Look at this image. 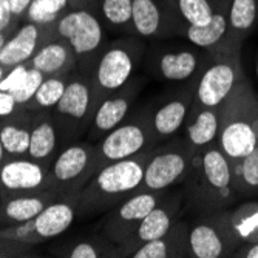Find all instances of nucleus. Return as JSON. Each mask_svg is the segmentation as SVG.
Segmentation results:
<instances>
[{
    "instance_id": "nucleus-11",
    "label": "nucleus",
    "mask_w": 258,
    "mask_h": 258,
    "mask_svg": "<svg viewBox=\"0 0 258 258\" xmlns=\"http://www.w3.org/2000/svg\"><path fill=\"white\" fill-rule=\"evenodd\" d=\"M96 107L91 78L84 73H76L70 76L63 95L54 107L57 118L54 124L68 136L78 135L79 130L90 127Z\"/></svg>"
},
{
    "instance_id": "nucleus-23",
    "label": "nucleus",
    "mask_w": 258,
    "mask_h": 258,
    "mask_svg": "<svg viewBox=\"0 0 258 258\" xmlns=\"http://www.w3.org/2000/svg\"><path fill=\"white\" fill-rule=\"evenodd\" d=\"M184 128L185 141L195 153L217 143L220 132V108L192 105Z\"/></svg>"
},
{
    "instance_id": "nucleus-5",
    "label": "nucleus",
    "mask_w": 258,
    "mask_h": 258,
    "mask_svg": "<svg viewBox=\"0 0 258 258\" xmlns=\"http://www.w3.org/2000/svg\"><path fill=\"white\" fill-rule=\"evenodd\" d=\"M139 39L135 34H127L104 46L90 75L96 105L132 81L144 56V45Z\"/></svg>"
},
{
    "instance_id": "nucleus-7",
    "label": "nucleus",
    "mask_w": 258,
    "mask_h": 258,
    "mask_svg": "<svg viewBox=\"0 0 258 258\" xmlns=\"http://www.w3.org/2000/svg\"><path fill=\"white\" fill-rule=\"evenodd\" d=\"M195 152L184 139H173L169 144L155 146L147 158L141 190L169 192L170 187L184 184L192 167Z\"/></svg>"
},
{
    "instance_id": "nucleus-37",
    "label": "nucleus",
    "mask_w": 258,
    "mask_h": 258,
    "mask_svg": "<svg viewBox=\"0 0 258 258\" xmlns=\"http://www.w3.org/2000/svg\"><path fill=\"white\" fill-rule=\"evenodd\" d=\"M104 253H110V252L102 250L98 244L91 243V241H81L75 247H72V250L67 253V256H70V258H99V256H104Z\"/></svg>"
},
{
    "instance_id": "nucleus-24",
    "label": "nucleus",
    "mask_w": 258,
    "mask_h": 258,
    "mask_svg": "<svg viewBox=\"0 0 258 258\" xmlns=\"http://www.w3.org/2000/svg\"><path fill=\"white\" fill-rule=\"evenodd\" d=\"M214 16L206 27L185 25L184 37L201 50H212L221 45L227 36V14L230 0H214Z\"/></svg>"
},
{
    "instance_id": "nucleus-18",
    "label": "nucleus",
    "mask_w": 258,
    "mask_h": 258,
    "mask_svg": "<svg viewBox=\"0 0 258 258\" xmlns=\"http://www.w3.org/2000/svg\"><path fill=\"white\" fill-rule=\"evenodd\" d=\"M194 95H195V87L192 84L184 91H181L179 95L162 102L153 111H149L150 128L156 144L176 135L185 125L194 104Z\"/></svg>"
},
{
    "instance_id": "nucleus-10",
    "label": "nucleus",
    "mask_w": 258,
    "mask_h": 258,
    "mask_svg": "<svg viewBox=\"0 0 258 258\" xmlns=\"http://www.w3.org/2000/svg\"><path fill=\"white\" fill-rule=\"evenodd\" d=\"M155 146L150 114L136 113L99 139L96 146V172L110 162L133 158L149 152Z\"/></svg>"
},
{
    "instance_id": "nucleus-43",
    "label": "nucleus",
    "mask_w": 258,
    "mask_h": 258,
    "mask_svg": "<svg viewBox=\"0 0 258 258\" xmlns=\"http://www.w3.org/2000/svg\"><path fill=\"white\" fill-rule=\"evenodd\" d=\"M7 159V153H5V149H4V144H2V139H0V166L5 162Z\"/></svg>"
},
{
    "instance_id": "nucleus-2",
    "label": "nucleus",
    "mask_w": 258,
    "mask_h": 258,
    "mask_svg": "<svg viewBox=\"0 0 258 258\" xmlns=\"http://www.w3.org/2000/svg\"><path fill=\"white\" fill-rule=\"evenodd\" d=\"M150 150L101 167L78 195V217L85 218L108 212L114 206L138 194Z\"/></svg>"
},
{
    "instance_id": "nucleus-15",
    "label": "nucleus",
    "mask_w": 258,
    "mask_h": 258,
    "mask_svg": "<svg viewBox=\"0 0 258 258\" xmlns=\"http://www.w3.org/2000/svg\"><path fill=\"white\" fill-rule=\"evenodd\" d=\"M184 203L182 194H169L164 197L152 210L149 215L141 221L136 232L125 240L122 244L116 246V256H132V253L143 244L164 237L178 221L181 206Z\"/></svg>"
},
{
    "instance_id": "nucleus-25",
    "label": "nucleus",
    "mask_w": 258,
    "mask_h": 258,
    "mask_svg": "<svg viewBox=\"0 0 258 258\" xmlns=\"http://www.w3.org/2000/svg\"><path fill=\"white\" fill-rule=\"evenodd\" d=\"M60 198L53 189L42 190L36 194L14 195L4 198L2 204V217L10 224H19L34 220L42 210L51 201Z\"/></svg>"
},
{
    "instance_id": "nucleus-31",
    "label": "nucleus",
    "mask_w": 258,
    "mask_h": 258,
    "mask_svg": "<svg viewBox=\"0 0 258 258\" xmlns=\"http://www.w3.org/2000/svg\"><path fill=\"white\" fill-rule=\"evenodd\" d=\"M68 79H70V73L46 76L43 79V82L40 84L36 96L31 99V102L28 105H25V108L36 110V111L54 108L63 95L67 84H68Z\"/></svg>"
},
{
    "instance_id": "nucleus-44",
    "label": "nucleus",
    "mask_w": 258,
    "mask_h": 258,
    "mask_svg": "<svg viewBox=\"0 0 258 258\" xmlns=\"http://www.w3.org/2000/svg\"><path fill=\"white\" fill-rule=\"evenodd\" d=\"M8 72V70L4 67V65H0V81H2L4 79V76H5V73Z\"/></svg>"
},
{
    "instance_id": "nucleus-41",
    "label": "nucleus",
    "mask_w": 258,
    "mask_h": 258,
    "mask_svg": "<svg viewBox=\"0 0 258 258\" xmlns=\"http://www.w3.org/2000/svg\"><path fill=\"white\" fill-rule=\"evenodd\" d=\"M233 256H235V258H258V241L241 244L235 250Z\"/></svg>"
},
{
    "instance_id": "nucleus-20",
    "label": "nucleus",
    "mask_w": 258,
    "mask_h": 258,
    "mask_svg": "<svg viewBox=\"0 0 258 258\" xmlns=\"http://www.w3.org/2000/svg\"><path fill=\"white\" fill-rule=\"evenodd\" d=\"M78 218V195L62 197L51 201L31 220L36 243L62 235Z\"/></svg>"
},
{
    "instance_id": "nucleus-33",
    "label": "nucleus",
    "mask_w": 258,
    "mask_h": 258,
    "mask_svg": "<svg viewBox=\"0 0 258 258\" xmlns=\"http://www.w3.org/2000/svg\"><path fill=\"white\" fill-rule=\"evenodd\" d=\"M173 5L185 25L206 27L214 16V0H173Z\"/></svg>"
},
{
    "instance_id": "nucleus-26",
    "label": "nucleus",
    "mask_w": 258,
    "mask_h": 258,
    "mask_svg": "<svg viewBox=\"0 0 258 258\" xmlns=\"http://www.w3.org/2000/svg\"><path fill=\"white\" fill-rule=\"evenodd\" d=\"M258 28V0H230L227 36L223 43L241 46Z\"/></svg>"
},
{
    "instance_id": "nucleus-32",
    "label": "nucleus",
    "mask_w": 258,
    "mask_h": 258,
    "mask_svg": "<svg viewBox=\"0 0 258 258\" xmlns=\"http://www.w3.org/2000/svg\"><path fill=\"white\" fill-rule=\"evenodd\" d=\"M233 169H235V190L238 197L258 195V144L247 156L240 159Z\"/></svg>"
},
{
    "instance_id": "nucleus-42",
    "label": "nucleus",
    "mask_w": 258,
    "mask_h": 258,
    "mask_svg": "<svg viewBox=\"0 0 258 258\" xmlns=\"http://www.w3.org/2000/svg\"><path fill=\"white\" fill-rule=\"evenodd\" d=\"M16 30V28H14ZM13 30V31H14ZM13 31H0V51H2V48H4V45L7 43V40H8V37L13 34Z\"/></svg>"
},
{
    "instance_id": "nucleus-30",
    "label": "nucleus",
    "mask_w": 258,
    "mask_h": 258,
    "mask_svg": "<svg viewBox=\"0 0 258 258\" xmlns=\"http://www.w3.org/2000/svg\"><path fill=\"white\" fill-rule=\"evenodd\" d=\"M230 218L241 244L258 241V201H247L230 209Z\"/></svg>"
},
{
    "instance_id": "nucleus-45",
    "label": "nucleus",
    "mask_w": 258,
    "mask_h": 258,
    "mask_svg": "<svg viewBox=\"0 0 258 258\" xmlns=\"http://www.w3.org/2000/svg\"><path fill=\"white\" fill-rule=\"evenodd\" d=\"M255 76H256V81H258V56H256V62H255Z\"/></svg>"
},
{
    "instance_id": "nucleus-28",
    "label": "nucleus",
    "mask_w": 258,
    "mask_h": 258,
    "mask_svg": "<svg viewBox=\"0 0 258 258\" xmlns=\"http://www.w3.org/2000/svg\"><path fill=\"white\" fill-rule=\"evenodd\" d=\"M95 10L107 30L133 34V0H96Z\"/></svg>"
},
{
    "instance_id": "nucleus-13",
    "label": "nucleus",
    "mask_w": 258,
    "mask_h": 258,
    "mask_svg": "<svg viewBox=\"0 0 258 258\" xmlns=\"http://www.w3.org/2000/svg\"><path fill=\"white\" fill-rule=\"evenodd\" d=\"M166 195L167 192L141 190L110 209L101 226L104 238L114 246L122 244L133 235L141 221Z\"/></svg>"
},
{
    "instance_id": "nucleus-38",
    "label": "nucleus",
    "mask_w": 258,
    "mask_h": 258,
    "mask_svg": "<svg viewBox=\"0 0 258 258\" xmlns=\"http://www.w3.org/2000/svg\"><path fill=\"white\" fill-rule=\"evenodd\" d=\"M19 110V105L11 93L0 90V118L8 119L14 116Z\"/></svg>"
},
{
    "instance_id": "nucleus-8",
    "label": "nucleus",
    "mask_w": 258,
    "mask_h": 258,
    "mask_svg": "<svg viewBox=\"0 0 258 258\" xmlns=\"http://www.w3.org/2000/svg\"><path fill=\"white\" fill-rule=\"evenodd\" d=\"M189 246L194 258L233 256L241 243L230 218V209L197 215L189 227Z\"/></svg>"
},
{
    "instance_id": "nucleus-27",
    "label": "nucleus",
    "mask_w": 258,
    "mask_h": 258,
    "mask_svg": "<svg viewBox=\"0 0 258 258\" xmlns=\"http://www.w3.org/2000/svg\"><path fill=\"white\" fill-rule=\"evenodd\" d=\"M57 127L48 116L31 124V138L27 156L50 166L57 149Z\"/></svg>"
},
{
    "instance_id": "nucleus-22",
    "label": "nucleus",
    "mask_w": 258,
    "mask_h": 258,
    "mask_svg": "<svg viewBox=\"0 0 258 258\" xmlns=\"http://www.w3.org/2000/svg\"><path fill=\"white\" fill-rule=\"evenodd\" d=\"M30 67L39 70V72L46 76H56L72 73L78 67L76 57L68 46V43L59 37H53L50 40L43 42L34 56L28 60Z\"/></svg>"
},
{
    "instance_id": "nucleus-34",
    "label": "nucleus",
    "mask_w": 258,
    "mask_h": 258,
    "mask_svg": "<svg viewBox=\"0 0 258 258\" xmlns=\"http://www.w3.org/2000/svg\"><path fill=\"white\" fill-rule=\"evenodd\" d=\"M68 10H72V0H33L25 20L39 25H54L56 20Z\"/></svg>"
},
{
    "instance_id": "nucleus-12",
    "label": "nucleus",
    "mask_w": 258,
    "mask_h": 258,
    "mask_svg": "<svg viewBox=\"0 0 258 258\" xmlns=\"http://www.w3.org/2000/svg\"><path fill=\"white\" fill-rule=\"evenodd\" d=\"M133 34L141 39L164 40L182 36L185 23L173 0H133Z\"/></svg>"
},
{
    "instance_id": "nucleus-29",
    "label": "nucleus",
    "mask_w": 258,
    "mask_h": 258,
    "mask_svg": "<svg viewBox=\"0 0 258 258\" xmlns=\"http://www.w3.org/2000/svg\"><path fill=\"white\" fill-rule=\"evenodd\" d=\"M31 138V124L19 121H5L0 124V139L7 158L27 156Z\"/></svg>"
},
{
    "instance_id": "nucleus-3",
    "label": "nucleus",
    "mask_w": 258,
    "mask_h": 258,
    "mask_svg": "<svg viewBox=\"0 0 258 258\" xmlns=\"http://www.w3.org/2000/svg\"><path fill=\"white\" fill-rule=\"evenodd\" d=\"M217 144L233 166L258 144V96L246 78L220 107Z\"/></svg>"
},
{
    "instance_id": "nucleus-21",
    "label": "nucleus",
    "mask_w": 258,
    "mask_h": 258,
    "mask_svg": "<svg viewBox=\"0 0 258 258\" xmlns=\"http://www.w3.org/2000/svg\"><path fill=\"white\" fill-rule=\"evenodd\" d=\"M190 224L178 220L164 237L138 247L132 258H182L190 256L189 246Z\"/></svg>"
},
{
    "instance_id": "nucleus-35",
    "label": "nucleus",
    "mask_w": 258,
    "mask_h": 258,
    "mask_svg": "<svg viewBox=\"0 0 258 258\" xmlns=\"http://www.w3.org/2000/svg\"><path fill=\"white\" fill-rule=\"evenodd\" d=\"M43 79H45V76L39 72V70L30 67V72L27 75L25 82L22 84V87L19 90L11 93L19 107H25L31 102V99L36 96V93H37L40 84L43 82Z\"/></svg>"
},
{
    "instance_id": "nucleus-19",
    "label": "nucleus",
    "mask_w": 258,
    "mask_h": 258,
    "mask_svg": "<svg viewBox=\"0 0 258 258\" xmlns=\"http://www.w3.org/2000/svg\"><path fill=\"white\" fill-rule=\"evenodd\" d=\"M138 88L133 81H130L122 90L107 96L95 110L93 119L90 122V139L98 141L104 138L108 132L116 128L127 119L128 110L136 96Z\"/></svg>"
},
{
    "instance_id": "nucleus-4",
    "label": "nucleus",
    "mask_w": 258,
    "mask_h": 258,
    "mask_svg": "<svg viewBox=\"0 0 258 258\" xmlns=\"http://www.w3.org/2000/svg\"><path fill=\"white\" fill-rule=\"evenodd\" d=\"M206 51V62L194 79L192 105L220 108L233 88L246 78L241 68V46L221 43Z\"/></svg>"
},
{
    "instance_id": "nucleus-1",
    "label": "nucleus",
    "mask_w": 258,
    "mask_h": 258,
    "mask_svg": "<svg viewBox=\"0 0 258 258\" xmlns=\"http://www.w3.org/2000/svg\"><path fill=\"white\" fill-rule=\"evenodd\" d=\"M238 194L235 169L217 143L195 153L184 181V203L192 214L204 215L230 209Z\"/></svg>"
},
{
    "instance_id": "nucleus-9",
    "label": "nucleus",
    "mask_w": 258,
    "mask_h": 258,
    "mask_svg": "<svg viewBox=\"0 0 258 258\" xmlns=\"http://www.w3.org/2000/svg\"><path fill=\"white\" fill-rule=\"evenodd\" d=\"M96 146L78 143L63 147L50 164V189L60 198L82 192L96 173Z\"/></svg>"
},
{
    "instance_id": "nucleus-40",
    "label": "nucleus",
    "mask_w": 258,
    "mask_h": 258,
    "mask_svg": "<svg viewBox=\"0 0 258 258\" xmlns=\"http://www.w3.org/2000/svg\"><path fill=\"white\" fill-rule=\"evenodd\" d=\"M8 2H10V8H11L14 20L19 23L25 20L28 8H30L33 0H8Z\"/></svg>"
},
{
    "instance_id": "nucleus-17",
    "label": "nucleus",
    "mask_w": 258,
    "mask_h": 258,
    "mask_svg": "<svg viewBox=\"0 0 258 258\" xmlns=\"http://www.w3.org/2000/svg\"><path fill=\"white\" fill-rule=\"evenodd\" d=\"M53 37H56L54 25H39L30 20L20 22L0 51V65L10 70L16 65L27 63L39 46Z\"/></svg>"
},
{
    "instance_id": "nucleus-36",
    "label": "nucleus",
    "mask_w": 258,
    "mask_h": 258,
    "mask_svg": "<svg viewBox=\"0 0 258 258\" xmlns=\"http://www.w3.org/2000/svg\"><path fill=\"white\" fill-rule=\"evenodd\" d=\"M30 72V63H20L13 68H10L5 73L4 79L0 81V90L7 91V93H14L22 87V84L25 82L27 75Z\"/></svg>"
},
{
    "instance_id": "nucleus-16",
    "label": "nucleus",
    "mask_w": 258,
    "mask_h": 258,
    "mask_svg": "<svg viewBox=\"0 0 258 258\" xmlns=\"http://www.w3.org/2000/svg\"><path fill=\"white\" fill-rule=\"evenodd\" d=\"M207 51L201 48H164L152 56L153 73L169 82H185L198 76Z\"/></svg>"
},
{
    "instance_id": "nucleus-6",
    "label": "nucleus",
    "mask_w": 258,
    "mask_h": 258,
    "mask_svg": "<svg viewBox=\"0 0 258 258\" xmlns=\"http://www.w3.org/2000/svg\"><path fill=\"white\" fill-rule=\"evenodd\" d=\"M107 28L95 8H73L65 11L54 23V36L72 48L79 70L90 76L102 53Z\"/></svg>"
},
{
    "instance_id": "nucleus-39",
    "label": "nucleus",
    "mask_w": 258,
    "mask_h": 258,
    "mask_svg": "<svg viewBox=\"0 0 258 258\" xmlns=\"http://www.w3.org/2000/svg\"><path fill=\"white\" fill-rule=\"evenodd\" d=\"M19 25V22L14 20L10 2L8 0H0V31H13Z\"/></svg>"
},
{
    "instance_id": "nucleus-14",
    "label": "nucleus",
    "mask_w": 258,
    "mask_h": 258,
    "mask_svg": "<svg viewBox=\"0 0 258 258\" xmlns=\"http://www.w3.org/2000/svg\"><path fill=\"white\" fill-rule=\"evenodd\" d=\"M50 189V166L28 156L7 158L0 166V197L36 194Z\"/></svg>"
}]
</instances>
